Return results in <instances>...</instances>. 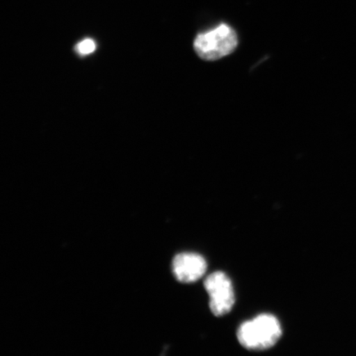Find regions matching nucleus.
I'll use <instances>...</instances> for the list:
<instances>
[{"label":"nucleus","instance_id":"f257e3e1","mask_svg":"<svg viewBox=\"0 0 356 356\" xmlns=\"http://www.w3.org/2000/svg\"><path fill=\"white\" fill-rule=\"evenodd\" d=\"M282 335L278 319L270 314H261L251 321L243 323L238 330L239 343L244 348L261 350L277 343Z\"/></svg>","mask_w":356,"mask_h":356},{"label":"nucleus","instance_id":"f03ea898","mask_svg":"<svg viewBox=\"0 0 356 356\" xmlns=\"http://www.w3.org/2000/svg\"><path fill=\"white\" fill-rule=\"evenodd\" d=\"M238 44L237 33L225 24L197 35L194 49L200 58L204 60H217L229 56Z\"/></svg>","mask_w":356,"mask_h":356},{"label":"nucleus","instance_id":"7ed1b4c3","mask_svg":"<svg viewBox=\"0 0 356 356\" xmlns=\"http://www.w3.org/2000/svg\"><path fill=\"white\" fill-rule=\"evenodd\" d=\"M204 288L210 296V308L213 314L220 317L229 314L235 302L230 279L221 271H217L204 280Z\"/></svg>","mask_w":356,"mask_h":356},{"label":"nucleus","instance_id":"20e7f679","mask_svg":"<svg viewBox=\"0 0 356 356\" xmlns=\"http://www.w3.org/2000/svg\"><path fill=\"white\" fill-rule=\"evenodd\" d=\"M207 269L206 260L197 253H181L172 261V270L182 283H193L202 278Z\"/></svg>","mask_w":356,"mask_h":356},{"label":"nucleus","instance_id":"39448f33","mask_svg":"<svg viewBox=\"0 0 356 356\" xmlns=\"http://www.w3.org/2000/svg\"><path fill=\"white\" fill-rule=\"evenodd\" d=\"M75 50H76L78 54L80 56L90 55L96 50V43L92 39H84L82 42L76 44Z\"/></svg>","mask_w":356,"mask_h":356}]
</instances>
